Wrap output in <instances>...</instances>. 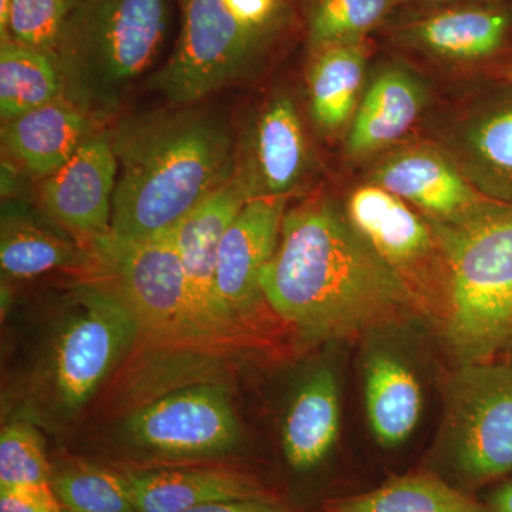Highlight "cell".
Returning a JSON list of instances; mask_svg holds the SVG:
<instances>
[{"label": "cell", "instance_id": "2", "mask_svg": "<svg viewBox=\"0 0 512 512\" xmlns=\"http://www.w3.org/2000/svg\"><path fill=\"white\" fill-rule=\"evenodd\" d=\"M109 130L119 165L110 231L121 237L171 231L234 177L238 141L217 111L170 104Z\"/></svg>", "mask_w": 512, "mask_h": 512}, {"label": "cell", "instance_id": "20", "mask_svg": "<svg viewBox=\"0 0 512 512\" xmlns=\"http://www.w3.org/2000/svg\"><path fill=\"white\" fill-rule=\"evenodd\" d=\"M342 406L335 366L309 372L293 394L282 424V450L296 471H309L329 456L339 439Z\"/></svg>", "mask_w": 512, "mask_h": 512}, {"label": "cell", "instance_id": "35", "mask_svg": "<svg viewBox=\"0 0 512 512\" xmlns=\"http://www.w3.org/2000/svg\"><path fill=\"white\" fill-rule=\"evenodd\" d=\"M10 2H12V0H0V40H2L6 35Z\"/></svg>", "mask_w": 512, "mask_h": 512}, {"label": "cell", "instance_id": "33", "mask_svg": "<svg viewBox=\"0 0 512 512\" xmlns=\"http://www.w3.org/2000/svg\"><path fill=\"white\" fill-rule=\"evenodd\" d=\"M187 512H292L275 498H259V500L220 501L201 505Z\"/></svg>", "mask_w": 512, "mask_h": 512}, {"label": "cell", "instance_id": "32", "mask_svg": "<svg viewBox=\"0 0 512 512\" xmlns=\"http://www.w3.org/2000/svg\"><path fill=\"white\" fill-rule=\"evenodd\" d=\"M222 3L239 23L249 28H264L282 19L276 0H222Z\"/></svg>", "mask_w": 512, "mask_h": 512}, {"label": "cell", "instance_id": "37", "mask_svg": "<svg viewBox=\"0 0 512 512\" xmlns=\"http://www.w3.org/2000/svg\"><path fill=\"white\" fill-rule=\"evenodd\" d=\"M414 2L446 3V2H456V0H414Z\"/></svg>", "mask_w": 512, "mask_h": 512}, {"label": "cell", "instance_id": "31", "mask_svg": "<svg viewBox=\"0 0 512 512\" xmlns=\"http://www.w3.org/2000/svg\"><path fill=\"white\" fill-rule=\"evenodd\" d=\"M0 512H64L50 485L0 488Z\"/></svg>", "mask_w": 512, "mask_h": 512}, {"label": "cell", "instance_id": "8", "mask_svg": "<svg viewBox=\"0 0 512 512\" xmlns=\"http://www.w3.org/2000/svg\"><path fill=\"white\" fill-rule=\"evenodd\" d=\"M441 456L458 488L512 476V366L507 360L458 365L444 389Z\"/></svg>", "mask_w": 512, "mask_h": 512}, {"label": "cell", "instance_id": "22", "mask_svg": "<svg viewBox=\"0 0 512 512\" xmlns=\"http://www.w3.org/2000/svg\"><path fill=\"white\" fill-rule=\"evenodd\" d=\"M20 202H3L0 218V266L8 278L32 279L55 269L87 268L89 252Z\"/></svg>", "mask_w": 512, "mask_h": 512}, {"label": "cell", "instance_id": "23", "mask_svg": "<svg viewBox=\"0 0 512 512\" xmlns=\"http://www.w3.org/2000/svg\"><path fill=\"white\" fill-rule=\"evenodd\" d=\"M366 59L363 42L313 50L308 69L309 114L322 133H336L355 117L365 82Z\"/></svg>", "mask_w": 512, "mask_h": 512}, {"label": "cell", "instance_id": "15", "mask_svg": "<svg viewBox=\"0 0 512 512\" xmlns=\"http://www.w3.org/2000/svg\"><path fill=\"white\" fill-rule=\"evenodd\" d=\"M383 330L367 336L363 356V396L367 421L380 446L394 448L419 426L423 386L406 355L382 338Z\"/></svg>", "mask_w": 512, "mask_h": 512}, {"label": "cell", "instance_id": "11", "mask_svg": "<svg viewBox=\"0 0 512 512\" xmlns=\"http://www.w3.org/2000/svg\"><path fill=\"white\" fill-rule=\"evenodd\" d=\"M311 167L308 138L292 97L276 93L266 100L237 144L235 175L249 198H288Z\"/></svg>", "mask_w": 512, "mask_h": 512}, {"label": "cell", "instance_id": "34", "mask_svg": "<svg viewBox=\"0 0 512 512\" xmlns=\"http://www.w3.org/2000/svg\"><path fill=\"white\" fill-rule=\"evenodd\" d=\"M485 504L490 512H512V476L494 485Z\"/></svg>", "mask_w": 512, "mask_h": 512}, {"label": "cell", "instance_id": "6", "mask_svg": "<svg viewBox=\"0 0 512 512\" xmlns=\"http://www.w3.org/2000/svg\"><path fill=\"white\" fill-rule=\"evenodd\" d=\"M87 271L126 302L136 316L140 336L165 346H214L185 289L174 229L150 238L114 232L86 241Z\"/></svg>", "mask_w": 512, "mask_h": 512}, {"label": "cell", "instance_id": "26", "mask_svg": "<svg viewBox=\"0 0 512 512\" xmlns=\"http://www.w3.org/2000/svg\"><path fill=\"white\" fill-rule=\"evenodd\" d=\"M463 147L468 180L491 192L495 201H512V104L473 121Z\"/></svg>", "mask_w": 512, "mask_h": 512}, {"label": "cell", "instance_id": "29", "mask_svg": "<svg viewBox=\"0 0 512 512\" xmlns=\"http://www.w3.org/2000/svg\"><path fill=\"white\" fill-rule=\"evenodd\" d=\"M45 440L28 420L10 421L0 433V488L50 485Z\"/></svg>", "mask_w": 512, "mask_h": 512}, {"label": "cell", "instance_id": "28", "mask_svg": "<svg viewBox=\"0 0 512 512\" xmlns=\"http://www.w3.org/2000/svg\"><path fill=\"white\" fill-rule=\"evenodd\" d=\"M394 0H315L309 10L312 50L339 43L363 42L392 9Z\"/></svg>", "mask_w": 512, "mask_h": 512}, {"label": "cell", "instance_id": "19", "mask_svg": "<svg viewBox=\"0 0 512 512\" xmlns=\"http://www.w3.org/2000/svg\"><path fill=\"white\" fill-rule=\"evenodd\" d=\"M427 103L423 82L399 64L377 70L353 117L346 151L366 157L392 146L419 119Z\"/></svg>", "mask_w": 512, "mask_h": 512}, {"label": "cell", "instance_id": "9", "mask_svg": "<svg viewBox=\"0 0 512 512\" xmlns=\"http://www.w3.org/2000/svg\"><path fill=\"white\" fill-rule=\"evenodd\" d=\"M117 433L130 450L163 460L222 456L242 439L227 387L212 380L180 386L138 404Z\"/></svg>", "mask_w": 512, "mask_h": 512}, {"label": "cell", "instance_id": "5", "mask_svg": "<svg viewBox=\"0 0 512 512\" xmlns=\"http://www.w3.org/2000/svg\"><path fill=\"white\" fill-rule=\"evenodd\" d=\"M138 338L136 316L113 289L93 278L74 285L40 362L37 403L49 416L72 419Z\"/></svg>", "mask_w": 512, "mask_h": 512}, {"label": "cell", "instance_id": "1", "mask_svg": "<svg viewBox=\"0 0 512 512\" xmlns=\"http://www.w3.org/2000/svg\"><path fill=\"white\" fill-rule=\"evenodd\" d=\"M262 295L303 339L338 342L392 329L423 306L329 200L285 212Z\"/></svg>", "mask_w": 512, "mask_h": 512}, {"label": "cell", "instance_id": "21", "mask_svg": "<svg viewBox=\"0 0 512 512\" xmlns=\"http://www.w3.org/2000/svg\"><path fill=\"white\" fill-rule=\"evenodd\" d=\"M507 10L463 6L413 20L397 32L404 45L441 59L474 62L497 53L510 33Z\"/></svg>", "mask_w": 512, "mask_h": 512}, {"label": "cell", "instance_id": "36", "mask_svg": "<svg viewBox=\"0 0 512 512\" xmlns=\"http://www.w3.org/2000/svg\"><path fill=\"white\" fill-rule=\"evenodd\" d=\"M504 79L507 80L508 83L512 84V64L507 66V69L504 70Z\"/></svg>", "mask_w": 512, "mask_h": 512}, {"label": "cell", "instance_id": "27", "mask_svg": "<svg viewBox=\"0 0 512 512\" xmlns=\"http://www.w3.org/2000/svg\"><path fill=\"white\" fill-rule=\"evenodd\" d=\"M50 487L64 512H136L126 474L89 461L52 467Z\"/></svg>", "mask_w": 512, "mask_h": 512}, {"label": "cell", "instance_id": "17", "mask_svg": "<svg viewBox=\"0 0 512 512\" xmlns=\"http://www.w3.org/2000/svg\"><path fill=\"white\" fill-rule=\"evenodd\" d=\"M97 121L59 99L2 124L3 154L32 177H49L96 133Z\"/></svg>", "mask_w": 512, "mask_h": 512}, {"label": "cell", "instance_id": "3", "mask_svg": "<svg viewBox=\"0 0 512 512\" xmlns=\"http://www.w3.org/2000/svg\"><path fill=\"white\" fill-rule=\"evenodd\" d=\"M443 258L441 333L457 365L512 346V204L487 200L453 221L429 220Z\"/></svg>", "mask_w": 512, "mask_h": 512}, {"label": "cell", "instance_id": "7", "mask_svg": "<svg viewBox=\"0 0 512 512\" xmlns=\"http://www.w3.org/2000/svg\"><path fill=\"white\" fill-rule=\"evenodd\" d=\"M180 36L148 89L173 106H191L244 82L264 62L284 18L264 28L239 23L222 0H177Z\"/></svg>", "mask_w": 512, "mask_h": 512}, {"label": "cell", "instance_id": "16", "mask_svg": "<svg viewBox=\"0 0 512 512\" xmlns=\"http://www.w3.org/2000/svg\"><path fill=\"white\" fill-rule=\"evenodd\" d=\"M426 214L427 220L453 221L487 200L467 175L439 151L413 147L377 165L373 183Z\"/></svg>", "mask_w": 512, "mask_h": 512}, {"label": "cell", "instance_id": "38", "mask_svg": "<svg viewBox=\"0 0 512 512\" xmlns=\"http://www.w3.org/2000/svg\"><path fill=\"white\" fill-rule=\"evenodd\" d=\"M505 360H507V362L512 366V346L507 350V352H505Z\"/></svg>", "mask_w": 512, "mask_h": 512}, {"label": "cell", "instance_id": "10", "mask_svg": "<svg viewBox=\"0 0 512 512\" xmlns=\"http://www.w3.org/2000/svg\"><path fill=\"white\" fill-rule=\"evenodd\" d=\"M346 217L367 244L402 276L423 308L436 302L437 288L440 292L443 289V258L429 220L376 184L363 185L350 194Z\"/></svg>", "mask_w": 512, "mask_h": 512}, {"label": "cell", "instance_id": "24", "mask_svg": "<svg viewBox=\"0 0 512 512\" xmlns=\"http://www.w3.org/2000/svg\"><path fill=\"white\" fill-rule=\"evenodd\" d=\"M326 512H490L466 491L423 471L392 477L367 493L332 498Z\"/></svg>", "mask_w": 512, "mask_h": 512}, {"label": "cell", "instance_id": "25", "mask_svg": "<svg viewBox=\"0 0 512 512\" xmlns=\"http://www.w3.org/2000/svg\"><path fill=\"white\" fill-rule=\"evenodd\" d=\"M63 97V73L55 53L13 40L0 43L2 124Z\"/></svg>", "mask_w": 512, "mask_h": 512}, {"label": "cell", "instance_id": "4", "mask_svg": "<svg viewBox=\"0 0 512 512\" xmlns=\"http://www.w3.org/2000/svg\"><path fill=\"white\" fill-rule=\"evenodd\" d=\"M174 0H82L67 20L55 56L64 99L97 123L119 114L153 66L170 32Z\"/></svg>", "mask_w": 512, "mask_h": 512}, {"label": "cell", "instance_id": "13", "mask_svg": "<svg viewBox=\"0 0 512 512\" xmlns=\"http://www.w3.org/2000/svg\"><path fill=\"white\" fill-rule=\"evenodd\" d=\"M117 173L110 130H97L63 167L40 180V205L50 220L80 241L107 234Z\"/></svg>", "mask_w": 512, "mask_h": 512}, {"label": "cell", "instance_id": "14", "mask_svg": "<svg viewBox=\"0 0 512 512\" xmlns=\"http://www.w3.org/2000/svg\"><path fill=\"white\" fill-rule=\"evenodd\" d=\"M285 212L286 198H251L221 239L217 293L235 325L241 326L264 299L261 278L278 248Z\"/></svg>", "mask_w": 512, "mask_h": 512}, {"label": "cell", "instance_id": "12", "mask_svg": "<svg viewBox=\"0 0 512 512\" xmlns=\"http://www.w3.org/2000/svg\"><path fill=\"white\" fill-rule=\"evenodd\" d=\"M248 200L251 198L247 188L234 174L174 228L192 308L204 328L221 342L234 338L239 326L232 322L218 299V249L229 224Z\"/></svg>", "mask_w": 512, "mask_h": 512}, {"label": "cell", "instance_id": "30", "mask_svg": "<svg viewBox=\"0 0 512 512\" xmlns=\"http://www.w3.org/2000/svg\"><path fill=\"white\" fill-rule=\"evenodd\" d=\"M82 0H12L6 35L0 43L18 42L55 53L64 25Z\"/></svg>", "mask_w": 512, "mask_h": 512}, {"label": "cell", "instance_id": "18", "mask_svg": "<svg viewBox=\"0 0 512 512\" xmlns=\"http://www.w3.org/2000/svg\"><path fill=\"white\" fill-rule=\"evenodd\" d=\"M124 474L136 512H187L220 501L274 498L254 477L232 468L165 467Z\"/></svg>", "mask_w": 512, "mask_h": 512}]
</instances>
